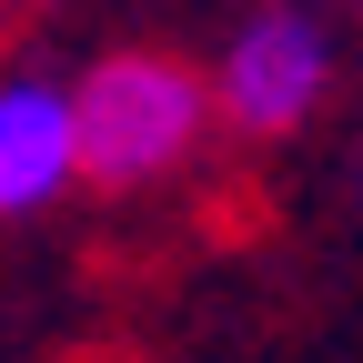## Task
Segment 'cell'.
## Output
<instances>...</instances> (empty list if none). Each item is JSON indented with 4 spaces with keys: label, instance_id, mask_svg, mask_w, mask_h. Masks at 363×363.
Here are the masks:
<instances>
[{
    "label": "cell",
    "instance_id": "3",
    "mask_svg": "<svg viewBox=\"0 0 363 363\" xmlns=\"http://www.w3.org/2000/svg\"><path fill=\"white\" fill-rule=\"evenodd\" d=\"M71 182H81L71 81H51V71H11V81H0V222L51 212Z\"/></svg>",
    "mask_w": 363,
    "mask_h": 363
},
{
    "label": "cell",
    "instance_id": "1",
    "mask_svg": "<svg viewBox=\"0 0 363 363\" xmlns=\"http://www.w3.org/2000/svg\"><path fill=\"white\" fill-rule=\"evenodd\" d=\"M71 121H81V182L152 192L212 142V81L172 51H101L71 81Z\"/></svg>",
    "mask_w": 363,
    "mask_h": 363
},
{
    "label": "cell",
    "instance_id": "2",
    "mask_svg": "<svg viewBox=\"0 0 363 363\" xmlns=\"http://www.w3.org/2000/svg\"><path fill=\"white\" fill-rule=\"evenodd\" d=\"M202 81H212V121L222 131L283 142V131H303L323 111V91H333V30H323V11H303V0H262V11H242L222 30V51H212Z\"/></svg>",
    "mask_w": 363,
    "mask_h": 363
}]
</instances>
